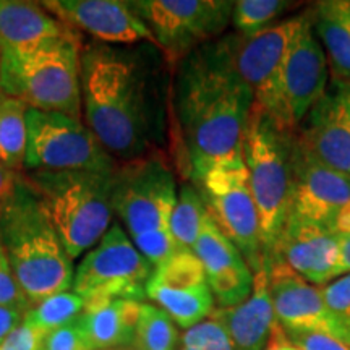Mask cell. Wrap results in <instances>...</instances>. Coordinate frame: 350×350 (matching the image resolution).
I'll list each match as a JSON object with an SVG mask.
<instances>
[{
	"instance_id": "obj_5",
	"label": "cell",
	"mask_w": 350,
	"mask_h": 350,
	"mask_svg": "<svg viewBox=\"0 0 350 350\" xmlns=\"http://www.w3.org/2000/svg\"><path fill=\"white\" fill-rule=\"evenodd\" d=\"M295 135L253 104L243 133L242 159L260 216L265 265L273 260L291 216Z\"/></svg>"
},
{
	"instance_id": "obj_19",
	"label": "cell",
	"mask_w": 350,
	"mask_h": 350,
	"mask_svg": "<svg viewBox=\"0 0 350 350\" xmlns=\"http://www.w3.org/2000/svg\"><path fill=\"white\" fill-rule=\"evenodd\" d=\"M339 245L338 232L291 216L269 262H284L306 282L321 287L334 281Z\"/></svg>"
},
{
	"instance_id": "obj_33",
	"label": "cell",
	"mask_w": 350,
	"mask_h": 350,
	"mask_svg": "<svg viewBox=\"0 0 350 350\" xmlns=\"http://www.w3.org/2000/svg\"><path fill=\"white\" fill-rule=\"evenodd\" d=\"M41 350H94L91 347L80 317L59 329L49 332L42 340Z\"/></svg>"
},
{
	"instance_id": "obj_42",
	"label": "cell",
	"mask_w": 350,
	"mask_h": 350,
	"mask_svg": "<svg viewBox=\"0 0 350 350\" xmlns=\"http://www.w3.org/2000/svg\"><path fill=\"white\" fill-rule=\"evenodd\" d=\"M178 350H191V349H187V347H182V345H180V349H178Z\"/></svg>"
},
{
	"instance_id": "obj_10",
	"label": "cell",
	"mask_w": 350,
	"mask_h": 350,
	"mask_svg": "<svg viewBox=\"0 0 350 350\" xmlns=\"http://www.w3.org/2000/svg\"><path fill=\"white\" fill-rule=\"evenodd\" d=\"M191 183L203 196L209 216L256 274L265 266L261 226L243 159L213 165Z\"/></svg>"
},
{
	"instance_id": "obj_1",
	"label": "cell",
	"mask_w": 350,
	"mask_h": 350,
	"mask_svg": "<svg viewBox=\"0 0 350 350\" xmlns=\"http://www.w3.org/2000/svg\"><path fill=\"white\" fill-rule=\"evenodd\" d=\"M253 91L230 68L216 42L178 64L174 112L190 182L213 165L242 159Z\"/></svg>"
},
{
	"instance_id": "obj_24",
	"label": "cell",
	"mask_w": 350,
	"mask_h": 350,
	"mask_svg": "<svg viewBox=\"0 0 350 350\" xmlns=\"http://www.w3.org/2000/svg\"><path fill=\"white\" fill-rule=\"evenodd\" d=\"M312 26L334 80L350 81V2L326 0L312 8Z\"/></svg>"
},
{
	"instance_id": "obj_40",
	"label": "cell",
	"mask_w": 350,
	"mask_h": 350,
	"mask_svg": "<svg viewBox=\"0 0 350 350\" xmlns=\"http://www.w3.org/2000/svg\"><path fill=\"white\" fill-rule=\"evenodd\" d=\"M16 175L8 172L7 169H3L2 165H0V200L5 196L8 191H10V188L13 185V182H15Z\"/></svg>"
},
{
	"instance_id": "obj_23",
	"label": "cell",
	"mask_w": 350,
	"mask_h": 350,
	"mask_svg": "<svg viewBox=\"0 0 350 350\" xmlns=\"http://www.w3.org/2000/svg\"><path fill=\"white\" fill-rule=\"evenodd\" d=\"M143 301H88L80 314L83 329L94 350L133 345Z\"/></svg>"
},
{
	"instance_id": "obj_18",
	"label": "cell",
	"mask_w": 350,
	"mask_h": 350,
	"mask_svg": "<svg viewBox=\"0 0 350 350\" xmlns=\"http://www.w3.org/2000/svg\"><path fill=\"white\" fill-rule=\"evenodd\" d=\"M41 3L70 29L78 34L85 33L96 42L109 46H129L138 42L154 44L151 31L129 2L46 0Z\"/></svg>"
},
{
	"instance_id": "obj_22",
	"label": "cell",
	"mask_w": 350,
	"mask_h": 350,
	"mask_svg": "<svg viewBox=\"0 0 350 350\" xmlns=\"http://www.w3.org/2000/svg\"><path fill=\"white\" fill-rule=\"evenodd\" d=\"M77 34L42 3L0 0V52L16 54L41 44Z\"/></svg>"
},
{
	"instance_id": "obj_26",
	"label": "cell",
	"mask_w": 350,
	"mask_h": 350,
	"mask_svg": "<svg viewBox=\"0 0 350 350\" xmlns=\"http://www.w3.org/2000/svg\"><path fill=\"white\" fill-rule=\"evenodd\" d=\"M206 214V204L198 188L191 182H183L170 216V232L182 250H193Z\"/></svg>"
},
{
	"instance_id": "obj_27",
	"label": "cell",
	"mask_w": 350,
	"mask_h": 350,
	"mask_svg": "<svg viewBox=\"0 0 350 350\" xmlns=\"http://www.w3.org/2000/svg\"><path fill=\"white\" fill-rule=\"evenodd\" d=\"M83 308H85V300L80 295L70 291L60 292V294L52 295L31 306L26 312L23 321L38 332L47 336L49 332L77 319L81 314Z\"/></svg>"
},
{
	"instance_id": "obj_6",
	"label": "cell",
	"mask_w": 350,
	"mask_h": 350,
	"mask_svg": "<svg viewBox=\"0 0 350 350\" xmlns=\"http://www.w3.org/2000/svg\"><path fill=\"white\" fill-rule=\"evenodd\" d=\"M81 34L0 55V93L29 109L81 120Z\"/></svg>"
},
{
	"instance_id": "obj_2",
	"label": "cell",
	"mask_w": 350,
	"mask_h": 350,
	"mask_svg": "<svg viewBox=\"0 0 350 350\" xmlns=\"http://www.w3.org/2000/svg\"><path fill=\"white\" fill-rule=\"evenodd\" d=\"M143 54L122 46L83 44V122L119 163L156 151L161 122L154 83Z\"/></svg>"
},
{
	"instance_id": "obj_28",
	"label": "cell",
	"mask_w": 350,
	"mask_h": 350,
	"mask_svg": "<svg viewBox=\"0 0 350 350\" xmlns=\"http://www.w3.org/2000/svg\"><path fill=\"white\" fill-rule=\"evenodd\" d=\"M133 345L137 350H177V325L159 306L142 304Z\"/></svg>"
},
{
	"instance_id": "obj_30",
	"label": "cell",
	"mask_w": 350,
	"mask_h": 350,
	"mask_svg": "<svg viewBox=\"0 0 350 350\" xmlns=\"http://www.w3.org/2000/svg\"><path fill=\"white\" fill-rule=\"evenodd\" d=\"M180 340L182 347L191 350H235L224 327L213 318L187 329Z\"/></svg>"
},
{
	"instance_id": "obj_43",
	"label": "cell",
	"mask_w": 350,
	"mask_h": 350,
	"mask_svg": "<svg viewBox=\"0 0 350 350\" xmlns=\"http://www.w3.org/2000/svg\"><path fill=\"white\" fill-rule=\"evenodd\" d=\"M0 54H2V52H0Z\"/></svg>"
},
{
	"instance_id": "obj_7",
	"label": "cell",
	"mask_w": 350,
	"mask_h": 350,
	"mask_svg": "<svg viewBox=\"0 0 350 350\" xmlns=\"http://www.w3.org/2000/svg\"><path fill=\"white\" fill-rule=\"evenodd\" d=\"M306 18L308 10L301 15L278 21L255 36H242L235 33L226 34L214 41L235 75L250 86L255 99L253 104L268 112L282 126H286L281 94L282 73L292 42L295 41Z\"/></svg>"
},
{
	"instance_id": "obj_8",
	"label": "cell",
	"mask_w": 350,
	"mask_h": 350,
	"mask_svg": "<svg viewBox=\"0 0 350 350\" xmlns=\"http://www.w3.org/2000/svg\"><path fill=\"white\" fill-rule=\"evenodd\" d=\"M177 193L167 157L152 151L139 159L119 163L113 180V214L131 240L169 229Z\"/></svg>"
},
{
	"instance_id": "obj_32",
	"label": "cell",
	"mask_w": 350,
	"mask_h": 350,
	"mask_svg": "<svg viewBox=\"0 0 350 350\" xmlns=\"http://www.w3.org/2000/svg\"><path fill=\"white\" fill-rule=\"evenodd\" d=\"M319 288L327 308L350 334V274L340 275Z\"/></svg>"
},
{
	"instance_id": "obj_13",
	"label": "cell",
	"mask_w": 350,
	"mask_h": 350,
	"mask_svg": "<svg viewBox=\"0 0 350 350\" xmlns=\"http://www.w3.org/2000/svg\"><path fill=\"white\" fill-rule=\"evenodd\" d=\"M146 297L183 329L211 318L216 310L203 265L193 250L177 252L156 266L148 279Z\"/></svg>"
},
{
	"instance_id": "obj_31",
	"label": "cell",
	"mask_w": 350,
	"mask_h": 350,
	"mask_svg": "<svg viewBox=\"0 0 350 350\" xmlns=\"http://www.w3.org/2000/svg\"><path fill=\"white\" fill-rule=\"evenodd\" d=\"M0 305L18 310V312L23 313L31 308V304L26 299L23 291L16 282L5 248H3L2 239H0Z\"/></svg>"
},
{
	"instance_id": "obj_15",
	"label": "cell",
	"mask_w": 350,
	"mask_h": 350,
	"mask_svg": "<svg viewBox=\"0 0 350 350\" xmlns=\"http://www.w3.org/2000/svg\"><path fill=\"white\" fill-rule=\"evenodd\" d=\"M329 65L321 42L313 31L312 10L292 42L282 73L284 125L297 131L329 85Z\"/></svg>"
},
{
	"instance_id": "obj_3",
	"label": "cell",
	"mask_w": 350,
	"mask_h": 350,
	"mask_svg": "<svg viewBox=\"0 0 350 350\" xmlns=\"http://www.w3.org/2000/svg\"><path fill=\"white\" fill-rule=\"evenodd\" d=\"M0 239L16 282L31 306L72 288L73 260L21 174L0 200Z\"/></svg>"
},
{
	"instance_id": "obj_37",
	"label": "cell",
	"mask_w": 350,
	"mask_h": 350,
	"mask_svg": "<svg viewBox=\"0 0 350 350\" xmlns=\"http://www.w3.org/2000/svg\"><path fill=\"white\" fill-rule=\"evenodd\" d=\"M340 245H339V258L338 265L334 268V279L340 278V275L350 274V234L339 235Z\"/></svg>"
},
{
	"instance_id": "obj_17",
	"label": "cell",
	"mask_w": 350,
	"mask_h": 350,
	"mask_svg": "<svg viewBox=\"0 0 350 350\" xmlns=\"http://www.w3.org/2000/svg\"><path fill=\"white\" fill-rule=\"evenodd\" d=\"M349 200V175L321 163L295 135L291 216L334 230L336 216Z\"/></svg>"
},
{
	"instance_id": "obj_4",
	"label": "cell",
	"mask_w": 350,
	"mask_h": 350,
	"mask_svg": "<svg viewBox=\"0 0 350 350\" xmlns=\"http://www.w3.org/2000/svg\"><path fill=\"white\" fill-rule=\"evenodd\" d=\"M119 167V165H117ZM28 170L36 193L73 261L111 229L116 170Z\"/></svg>"
},
{
	"instance_id": "obj_29",
	"label": "cell",
	"mask_w": 350,
	"mask_h": 350,
	"mask_svg": "<svg viewBox=\"0 0 350 350\" xmlns=\"http://www.w3.org/2000/svg\"><path fill=\"white\" fill-rule=\"evenodd\" d=\"M288 5L284 0H239L234 2L230 23L242 36H255L273 26Z\"/></svg>"
},
{
	"instance_id": "obj_34",
	"label": "cell",
	"mask_w": 350,
	"mask_h": 350,
	"mask_svg": "<svg viewBox=\"0 0 350 350\" xmlns=\"http://www.w3.org/2000/svg\"><path fill=\"white\" fill-rule=\"evenodd\" d=\"M46 336L21 321L5 339L0 342V350H41Z\"/></svg>"
},
{
	"instance_id": "obj_39",
	"label": "cell",
	"mask_w": 350,
	"mask_h": 350,
	"mask_svg": "<svg viewBox=\"0 0 350 350\" xmlns=\"http://www.w3.org/2000/svg\"><path fill=\"white\" fill-rule=\"evenodd\" d=\"M334 230L338 232L339 235L350 234V200L339 209L334 221Z\"/></svg>"
},
{
	"instance_id": "obj_38",
	"label": "cell",
	"mask_w": 350,
	"mask_h": 350,
	"mask_svg": "<svg viewBox=\"0 0 350 350\" xmlns=\"http://www.w3.org/2000/svg\"><path fill=\"white\" fill-rule=\"evenodd\" d=\"M265 350H300L295 344L291 342V339L287 338L286 331L282 329V326L275 325L273 334H271V339L268 342V347Z\"/></svg>"
},
{
	"instance_id": "obj_36",
	"label": "cell",
	"mask_w": 350,
	"mask_h": 350,
	"mask_svg": "<svg viewBox=\"0 0 350 350\" xmlns=\"http://www.w3.org/2000/svg\"><path fill=\"white\" fill-rule=\"evenodd\" d=\"M25 314L26 313L18 312V310H13L8 308V306L0 305V342H2V340L5 339L21 321H23Z\"/></svg>"
},
{
	"instance_id": "obj_14",
	"label": "cell",
	"mask_w": 350,
	"mask_h": 350,
	"mask_svg": "<svg viewBox=\"0 0 350 350\" xmlns=\"http://www.w3.org/2000/svg\"><path fill=\"white\" fill-rule=\"evenodd\" d=\"M265 266L275 319L284 331L318 332L350 344V334L327 308L321 288L306 282L284 262Z\"/></svg>"
},
{
	"instance_id": "obj_20",
	"label": "cell",
	"mask_w": 350,
	"mask_h": 350,
	"mask_svg": "<svg viewBox=\"0 0 350 350\" xmlns=\"http://www.w3.org/2000/svg\"><path fill=\"white\" fill-rule=\"evenodd\" d=\"M193 252L203 265L217 308L237 306L250 297L255 274L239 248L222 234L209 213L204 217Z\"/></svg>"
},
{
	"instance_id": "obj_12",
	"label": "cell",
	"mask_w": 350,
	"mask_h": 350,
	"mask_svg": "<svg viewBox=\"0 0 350 350\" xmlns=\"http://www.w3.org/2000/svg\"><path fill=\"white\" fill-rule=\"evenodd\" d=\"M26 170H113L119 165L85 122L28 109Z\"/></svg>"
},
{
	"instance_id": "obj_41",
	"label": "cell",
	"mask_w": 350,
	"mask_h": 350,
	"mask_svg": "<svg viewBox=\"0 0 350 350\" xmlns=\"http://www.w3.org/2000/svg\"><path fill=\"white\" fill-rule=\"evenodd\" d=\"M103 350H137L135 345H124V347H112V349H103Z\"/></svg>"
},
{
	"instance_id": "obj_9",
	"label": "cell",
	"mask_w": 350,
	"mask_h": 350,
	"mask_svg": "<svg viewBox=\"0 0 350 350\" xmlns=\"http://www.w3.org/2000/svg\"><path fill=\"white\" fill-rule=\"evenodd\" d=\"M165 60L180 64L196 49L222 36L232 21L230 0H133Z\"/></svg>"
},
{
	"instance_id": "obj_16",
	"label": "cell",
	"mask_w": 350,
	"mask_h": 350,
	"mask_svg": "<svg viewBox=\"0 0 350 350\" xmlns=\"http://www.w3.org/2000/svg\"><path fill=\"white\" fill-rule=\"evenodd\" d=\"M297 138L321 163L350 177V81L331 78L297 129Z\"/></svg>"
},
{
	"instance_id": "obj_21",
	"label": "cell",
	"mask_w": 350,
	"mask_h": 350,
	"mask_svg": "<svg viewBox=\"0 0 350 350\" xmlns=\"http://www.w3.org/2000/svg\"><path fill=\"white\" fill-rule=\"evenodd\" d=\"M211 318L224 327L235 350H265L268 347L278 319L269 294L266 266L255 274L253 291L243 304L230 308H216Z\"/></svg>"
},
{
	"instance_id": "obj_11",
	"label": "cell",
	"mask_w": 350,
	"mask_h": 350,
	"mask_svg": "<svg viewBox=\"0 0 350 350\" xmlns=\"http://www.w3.org/2000/svg\"><path fill=\"white\" fill-rule=\"evenodd\" d=\"M154 266L131 242L124 227L111 226L77 266L72 292L85 304L98 300L146 299V284Z\"/></svg>"
},
{
	"instance_id": "obj_25",
	"label": "cell",
	"mask_w": 350,
	"mask_h": 350,
	"mask_svg": "<svg viewBox=\"0 0 350 350\" xmlns=\"http://www.w3.org/2000/svg\"><path fill=\"white\" fill-rule=\"evenodd\" d=\"M28 106L0 93V165L8 172H25L28 150Z\"/></svg>"
},
{
	"instance_id": "obj_35",
	"label": "cell",
	"mask_w": 350,
	"mask_h": 350,
	"mask_svg": "<svg viewBox=\"0 0 350 350\" xmlns=\"http://www.w3.org/2000/svg\"><path fill=\"white\" fill-rule=\"evenodd\" d=\"M287 338L300 350H350V344L318 332L286 331Z\"/></svg>"
}]
</instances>
